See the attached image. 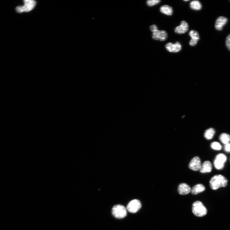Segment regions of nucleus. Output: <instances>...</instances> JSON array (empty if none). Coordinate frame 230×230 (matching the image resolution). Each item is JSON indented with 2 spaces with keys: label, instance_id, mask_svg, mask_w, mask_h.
Wrapping results in <instances>:
<instances>
[{
  "label": "nucleus",
  "instance_id": "nucleus-1",
  "mask_svg": "<svg viewBox=\"0 0 230 230\" xmlns=\"http://www.w3.org/2000/svg\"><path fill=\"white\" fill-rule=\"evenodd\" d=\"M228 181L224 176L218 175L214 176L210 181V185L211 189L216 190L221 187H225L228 184Z\"/></svg>",
  "mask_w": 230,
  "mask_h": 230
},
{
  "label": "nucleus",
  "instance_id": "nucleus-2",
  "mask_svg": "<svg viewBox=\"0 0 230 230\" xmlns=\"http://www.w3.org/2000/svg\"><path fill=\"white\" fill-rule=\"evenodd\" d=\"M192 211L194 215L199 217L205 216L207 212V208L202 203L198 201H196L193 204Z\"/></svg>",
  "mask_w": 230,
  "mask_h": 230
},
{
  "label": "nucleus",
  "instance_id": "nucleus-3",
  "mask_svg": "<svg viewBox=\"0 0 230 230\" xmlns=\"http://www.w3.org/2000/svg\"><path fill=\"white\" fill-rule=\"evenodd\" d=\"M23 6L17 7L16 10L18 13L28 12L32 10L35 8L36 2L33 0H25Z\"/></svg>",
  "mask_w": 230,
  "mask_h": 230
},
{
  "label": "nucleus",
  "instance_id": "nucleus-4",
  "mask_svg": "<svg viewBox=\"0 0 230 230\" xmlns=\"http://www.w3.org/2000/svg\"><path fill=\"white\" fill-rule=\"evenodd\" d=\"M114 216L118 219H122L127 215L126 209L123 205H117L114 206L112 210Z\"/></svg>",
  "mask_w": 230,
  "mask_h": 230
},
{
  "label": "nucleus",
  "instance_id": "nucleus-5",
  "mask_svg": "<svg viewBox=\"0 0 230 230\" xmlns=\"http://www.w3.org/2000/svg\"><path fill=\"white\" fill-rule=\"evenodd\" d=\"M227 159V158L225 155L222 154H218L214 161V165L215 168L218 170L223 169Z\"/></svg>",
  "mask_w": 230,
  "mask_h": 230
},
{
  "label": "nucleus",
  "instance_id": "nucleus-6",
  "mask_svg": "<svg viewBox=\"0 0 230 230\" xmlns=\"http://www.w3.org/2000/svg\"><path fill=\"white\" fill-rule=\"evenodd\" d=\"M141 204L138 200H134L130 201L127 207V210L130 213H135L137 212L141 207Z\"/></svg>",
  "mask_w": 230,
  "mask_h": 230
},
{
  "label": "nucleus",
  "instance_id": "nucleus-7",
  "mask_svg": "<svg viewBox=\"0 0 230 230\" xmlns=\"http://www.w3.org/2000/svg\"><path fill=\"white\" fill-rule=\"evenodd\" d=\"M165 48L167 51L170 53H177L181 50L182 46L179 42H177L175 44L171 43H167L165 45Z\"/></svg>",
  "mask_w": 230,
  "mask_h": 230
},
{
  "label": "nucleus",
  "instance_id": "nucleus-8",
  "mask_svg": "<svg viewBox=\"0 0 230 230\" xmlns=\"http://www.w3.org/2000/svg\"><path fill=\"white\" fill-rule=\"evenodd\" d=\"M201 165L200 158L196 156L191 160L189 163V167L191 169L197 171L200 169Z\"/></svg>",
  "mask_w": 230,
  "mask_h": 230
},
{
  "label": "nucleus",
  "instance_id": "nucleus-9",
  "mask_svg": "<svg viewBox=\"0 0 230 230\" xmlns=\"http://www.w3.org/2000/svg\"><path fill=\"white\" fill-rule=\"evenodd\" d=\"M168 38V34L165 30H158L152 34L153 39L156 40H159L161 41H165Z\"/></svg>",
  "mask_w": 230,
  "mask_h": 230
},
{
  "label": "nucleus",
  "instance_id": "nucleus-10",
  "mask_svg": "<svg viewBox=\"0 0 230 230\" xmlns=\"http://www.w3.org/2000/svg\"><path fill=\"white\" fill-rule=\"evenodd\" d=\"M189 25L187 23L185 20H183L179 26L175 28L174 31L176 33L181 34L186 33L189 30Z\"/></svg>",
  "mask_w": 230,
  "mask_h": 230
},
{
  "label": "nucleus",
  "instance_id": "nucleus-11",
  "mask_svg": "<svg viewBox=\"0 0 230 230\" xmlns=\"http://www.w3.org/2000/svg\"><path fill=\"white\" fill-rule=\"evenodd\" d=\"M189 35L191 38L189 42L190 45L192 46H195L200 39L199 33L197 31L192 30L190 31Z\"/></svg>",
  "mask_w": 230,
  "mask_h": 230
},
{
  "label": "nucleus",
  "instance_id": "nucleus-12",
  "mask_svg": "<svg viewBox=\"0 0 230 230\" xmlns=\"http://www.w3.org/2000/svg\"><path fill=\"white\" fill-rule=\"evenodd\" d=\"M191 188L189 185L185 183H182L179 186L178 191L180 195H187L190 193Z\"/></svg>",
  "mask_w": 230,
  "mask_h": 230
},
{
  "label": "nucleus",
  "instance_id": "nucleus-13",
  "mask_svg": "<svg viewBox=\"0 0 230 230\" xmlns=\"http://www.w3.org/2000/svg\"><path fill=\"white\" fill-rule=\"evenodd\" d=\"M228 19L226 17H219L216 22L215 27L218 30H221L223 27L227 23Z\"/></svg>",
  "mask_w": 230,
  "mask_h": 230
},
{
  "label": "nucleus",
  "instance_id": "nucleus-14",
  "mask_svg": "<svg viewBox=\"0 0 230 230\" xmlns=\"http://www.w3.org/2000/svg\"><path fill=\"white\" fill-rule=\"evenodd\" d=\"M212 170V165L210 161H206L204 162L202 164L200 171L201 173H204L210 172Z\"/></svg>",
  "mask_w": 230,
  "mask_h": 230
},
{
  "label": "nucleus",
  "instance_id": "nucleus-15",
  "mask_svg": "<svg viewBox=\"0 0 230 230\" xmlns=\"http://www.w3.org/2000/svg\"><path fill=\"white\" fill-rule=\"evenodd\" d=\"M160 11L162 14L168 16H171L173 14L172 8L168 5H164L161 6Z\"/></svg>",
  "mask_w": 230,
  "mask_h": 230
},
{
  "label": "nucleus",
  "instance_id": "nucleus-16",
  "mask_svg": "<svg viewBox=\"0 0 230 230\" xmlns=\"http://www.w3.org/2000/svg\"><path fill=\"white\" fill-rule=\"evenodd\" d=\"M205 190V187L202 184H198L192 188L191 192L192 194L196 195L204 191Z\"/></svg>",
  "mask_w": 230,
  "mask_h": 230
},
{
  "label": "nucleus",
  "instance_id": "nucleus-17",
  "mask_svg": "<svg viewBox=\"0 0 230 230\" xmlns=\"http://www.w3.org/2000/svg\"><path fill=\"white\" fill-rule=\"evenodd\" d=\"M215 132V129L213 128H210L206 130L204 136L207 139L211 140L213 138Z\"/></svg>",
  "mask_w": 230,
  "mask_h": 230
},
{
  "label": "nucleus",
  "instance_id": "nucleus-18",
  "mask_svg": "<svg viewBox=\"0 0 230 230\" xmlns=\"http://www.w3.org/2000/svg\"><path fill=\"white\" fill-rule=\"evenodd\" d=\"M190 7L193 10L199 11L202 8L201 3L198 1H193L190 3Z\"/></svg>",
  "mask_w": 230,
  "mask_h": 230
},
{
  "label": "nucleus",
  "instance_id": "nucleus-19",
  "mask_svg": "<svg viewBox=\"0 0 230 230\" xmlns=\"http://www.w3.org/2000/svg\"><path fill=\"white\" fill-rule=\"evenodd\" d=\"M219 139L222 143L226 145L230 142V135L226 133H222L219 136Z\"/></svg>",
  "mask_w": 230,
  "mask_h": 230
},
{
  "label": "nucleus",
  "instance_id": "nucleus-20",
  "mask_svg": "<svg viewBox=\"0 0 230 230\" xmlns=\"http://www.w3.org/2000/svg\"><path fill=\"white\" fill-rule=\"evenodd\" d=\"M211 147L212 149L217 151L220 150L222 148L221 145L217 142L212 143L211 145Z\"/></svg>",
  "mask_w": 230,
  "mask_h": 230
},
{
  "label": "nucleus",
  "instance_id": "nucleus-21",
  "mask_svg": "<svg viewBox=\"0 0 230 230\" xmlns=\"http://www.w3.org/2000/svg\"><path fill=\"white\" fill-rule=\"evenodd\" d=\"M160 0H149L147 1V4L148 6L151 7L160 3Z\"/></svg>",
  "mask_w": 230,
  "mask_h": 230
},
{
  "label": "nucleus",
  "instance_id": "nucleus-22",
  "mask_svg": "<svg viewBox=\"0 0 230 230\" xmlns=\"http://www.w3.org/2000/svg\"><path fill=\"white\" fill-rule=\"evenodd\" d=\"M226 45L227 48L230 51V34L228 35L226 38Z\"/></svg>",
  "mask_w": 230,
  "mask_h": 230
},
{
  "label": "nucleus",
  "instance_id": "nucleus-23",
  "mask_svg": "<svg viewBox=\"0 0 230 230\" xmlns=\"http://www.w3.org/2000/svg\"><path fill=\"white\" fill-rule=\"evenodd\" d=\"M150 30L153 33L158 30L157 26L155 25H153L150 27Z\"/></svg>",
  "mask_w": 230,
  "mask_h": 230
},
{
  "label": "nucleus",
  "instance_id": "nucleus-24",
  "mask_svg": "<svg viewBox=\"0 0 230 230\" xmlns=\"http://www.w3.org/2000/svg\"><path fill=\"white\" fill-rule=\"evenodd\" d=\"M224 150L226 152L230 153V143L225 145L224 148Z\"/></svg>",
  "mask_w": 230,
  "mask_h": 230
},
{
  "label": "nucleus",
  "instance_id": "nucleus-25",
  "mask_svg": "<svg viewBox=\"0 0 230 230\" xmlns=\"http://www.w3.org/2000/svg\"><path fill=\"white\" fill-rule=\"evenodd\" d=\"M189 1V0H188V1H185H185H185V2H188V1Z\"/></svg>",
  "mask_w": 230,
  "mask_h": 230
}]
</instances>
